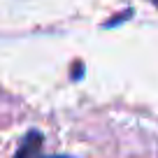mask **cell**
<instances>
[{"label":"cell","instance_id":"obj_2","mask_svg":"<svg viewBox=\"0 0 158 158\" xmlns=\"http://www.w3.org/2000/svg\"><path fill=\"white\" fill-rule=\"evenodd\" d=\"M151 2H153V5H156V7H158V0H151Z\"/></svg>","mask_w":158,"mask_h":158},{"label":"cell","instance_id":"obj_1","mask_svg":"<svg viewBox=\"0 0 158 158\" xmlns=\"http://www.w3.org/2000/svg\"><path fill=\"white\" fill-rule=\"evenodd\" d=\"M14 158H72V156H44L42 153V135L37 130H30L23 137Z\"/></svg>","mask_w":158,"mask_h":158}]
</instances>
